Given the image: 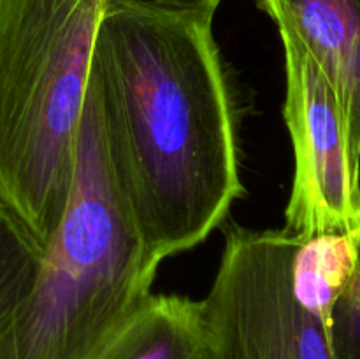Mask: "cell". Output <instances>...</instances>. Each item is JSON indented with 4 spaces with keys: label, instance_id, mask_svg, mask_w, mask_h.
Returning a JSON list of instances; mask_svg holds the SVG:
<instances>
[{
    "label": "cell",
    "instance_id": "12",
    "mask_svg": "<svg viewBox=\"0 0 360 359\" xmlns=\"http://www.w3.org/2000/svg\"><path fill=\"white\" fill-rule=\"evenodd\" d=\"M357 180H359V189H360V158H359V165H357Z\"/></svg>",
    "mask_w": 360,
    "mask_h": 359
},
{
    "label": "cell",
    "instance_id": "4",
    "mask_svg": "<svg viewBox=\"0 0 360 359\" xmlns=\"http://www.w3.org/2000/svg\"><path fill=\"white\" fill-rule=\"evenodd\" d=\"M302 238L229 225L213 285L200 301L211 359H336L330 329L292 291Z\"/></svg>",
    "mask_w": 360,
    "mask_h": 359
},
{
    "label": "cell",
    "instance_id": "3",
    "mask_svg": "<svg viewBox=\"0 0 360 359\" xmlns=\"http://www.w3.org/2000/svg\"><path fill=\"white\" fill-rule=\"evenodd\" d=\"M105 0H0V204L46 250L74 185Z\"/></svg>",
    "mask_w": 360,
    "mask_h": 359
},
{
    "label": "cell",
    "instance_id": "5",
    "mask_svg": "<svg viewBox=\"0 0 360 359\" xmlns=\"http://www.w3.org/2000/svg\"><path fill=\"white\" fill-rule=\"evenodd\" d=\"M285 58L283 118L294 148L285 231L302 239L360 229L357 168L340 102L308 49L280 34Z\"/></svg>",
    "mask_w": 360,
    "mask_h": 359
},
{
    "label": "cell",
    "instance_id": "7",
    "mask_svg": "<svg viewBox=\"0 0 360 359\" xmlns=\"http://www.w3.org/2000/svg\"><path fill=\"white\" fill-rule=\"evenodd\" d=\"M102 359H211L202 305L153 294Z\"/></svg>",
    "mask_w": 360,
    "mask_h": 359
},
{
    "label": "cell",
    "instance_id": "1",
    "mask_svg": "<svg viewBox=\"0 0 360 359\" xmlns=\"http://www.w3.org/2000/svg\"><path fill=\"white\" fill-rule=\"evenodd\" d=\"M210 13L105 0L91 56L105 153L155 266L245 196L239 108Z\"/></svg>",
    "mask_w": 360,
    "mask_h": 359
},
{
    "label": "cell",
    "instance_id": "2",
    "mask_svg": "<svg viewBox=\"0 0 360 359\" xmlns=\"http://www.w3.org/2000/svg\"><path fill=\"white\" fill-rule=\"evenodd\" d=\"M157 271L112 176L90 74L69 204L0 359H102L153 296Z\"/></svg>",
    "mask_w": 360,
    "mask_h": 359
},
{
    "label": "cell",
    "instance_id": "6",
    "mask_svg": "<svg viewBox=\"0 0 360 359\" xmlns=\"http://www.w3.org/2000/svg\"><path fill=\"white\" fill-rule=\"evenodd\" d=\"M280 34L301 42L329 80L355 168L360 158V0H257Z\"/></svg>",
    "mask_w": 360,
    "mask_h": 359
},
{
    "label": "cell",
    "instance_id": "8",
    "mask_svg": "<svg viewBox=\"0 0 360 359\" xmlns=\"http://www.w3.org/2000/svg\"><path fill=\"white\" fill-rule=\"evenodd\" d=\"M360 229L302 239L292 259V291L299 305L330 329L333 313L357 263Z\"/></svg>",
    "mask_w": 360,
    "mask_h": 359
},
{
    "label": "cell",
    "instance_id": "11",
    "mask_svg": "<svg viewBox=\"0 0 360 359\" xmlns=\"http://www.w3.org/2000/svg\"><path fill=\"white\" fill-rule=\"evenodd\" d=\"M143 6L158 7L167 11H188V13H217L224 0H132Z\"/></svg>",
    "mask_w": 360,
    "mask_h": 359
},
{
    "label": "cell",
    "instance_id": "9",
    "mask_svg": "<svg viewBox=\"0 0 360 359\" xmlns=\"http://www.w3.org/2000/svg\"><path fill=\"white\" fill-rule=\"evenodd\" d=\"M42 256L41 243L0 204V334L30 294Z\"/></svg>",
    "mask_w": 360,
    "mask_h": 359
},
{
    "label": "cell",
    "instance_id": "10",
    "mask_svg": "<svg viewBox=\"0 0 360 359\" xmlns=\"http://www.w3.org/2000/svg\"><path fill=\"white\" fill-rule=\"evenodd\" d=\"M330 340L336 359H360V248L354 275L334 308Z\"/></svg>",
    "mask_w": 360,
    "mask_h": 359
}]
</instances>
